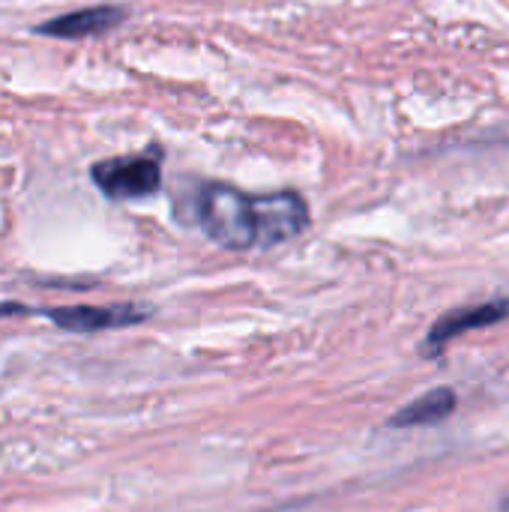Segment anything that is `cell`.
<instances>
[{
    "instance_id": "1",
    "label": "cell",
    "mask_w": 509,
    "mask_h": 512,
    "mask_svg": "<svg viewBox=\"0 0 509 512\" xmlns=\"http://www.w3.org/2000/svg\"><path fill=\"white\" fill-rule=\"evenodd\" d=\"M195 219L201 231L222 249H252L258 246V222L252 198L231 183H207L195 201Z\"/></svg>"
},
{
    "instance_id": "2",
    "label": "cell",
    "mask_w": 509,
    "mask_h": 512,
    "mask_svg": "<svg viewBox=\"0 0 509 512\" xmlns=\"http://www.w3.org/2000/svg\"><path fill=\"white\" fill-rule=\"evenodd\" d=\"M93 183L108 198H147L162 186V168L153 156H117L93 165Z\"/></svg>"
},
{
    "instance_id": "3",
    "label": "cell",
    "mask_w": 509,
    "mask_h": 512,
    "mask_svg": "<svg viewBox=\"0 0 509 512\" xmlns=\"http://www.w3.org/2000/svg\"><path fill=\"white\" fill-rule=\"evenodd\" d=\"M255 204V222H258V246H279L294 240L309 225V204L291 192L279 189L270 195L252 198Z\"/></svg>"
},
{
    "instance_id": "4",
    "label": "cell",
    "mask_w": 509,
    "mask_h": 512,
    "mask_svg": "<svg viewBox=\"0 0 509 512\" xmlns=\"http://www.w3.org/2000/svg\"><path fill=\"white\" fill-rule=\"evenodd\" d=\"M45 315L69 333H99V330H117L132 327L150 315L144 306H63V309H45Z\"/></svg>"
},
{
    "instance_id": "5",
    "label": "cell",
    "mask_w": 509,
    "mask_h": 512,
    "mask_svg": "<svg viewBox=\"0 0 509 512\" xmlns=\"http://www.w3.org/2000/svg\"><path fill=\"white\" fill-rule=\"evenodd\" d=\"M509 315V300H489V303H477V306H468V309H459V312H450L444 315L432 330H429V339H426V348L429 351H441L447 342L471 333V330H480V327H492L498 321H504Z\"/></svg>"
},
{
    "instance_id": "6",
    "label": "cell",
    "mask_w": 509,
    "mask_h": 512,
    "mask_svg": "<svg viewBox=\"0 0 509 512\" xmlns=\"http://www.w3.org/2000/svg\"><path fill=\"white\" fill-rule=\"evenodd\" d=\"M123 18H126V9H120V6H90V9H78V12L51 18L48 24L36 27V33L57 36V39H81V36H93V33L111 30Z\"/></svg>"
},
{
    "instance_id": "7",
    "label": "cell",
    "mask_w": 509,
    "mask_h": 512,
    "mask_svg": "<svg viewBox=\"0 0 509 512\" xmlns=\"http://www.w3.org/2000/svg\"><path fill=\"white\" fill-rule=\"evenodd\" d=\"M456 411V396L453 390H432L426 396H420L417 402L405 405L396 417L393 426H429V423H441L444 417H450Z\"/></svg>"
},
{
    "instance_id": "8",
    "label": "cell",
    "mask_w": 509,
    "mask_h": 512,
    "mask_svg": "<svg viewBox=\"0 0 509 512\" xmlns=\"http://www.w3.org/2000/svg\"><path fill=\"white\" fill-rule=\"evenodd\" d=\"M24 312V306H18V303H0V318H6V315H21Z\"/></svg>"
}]
</instances>
